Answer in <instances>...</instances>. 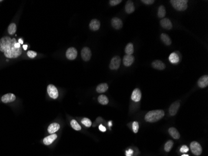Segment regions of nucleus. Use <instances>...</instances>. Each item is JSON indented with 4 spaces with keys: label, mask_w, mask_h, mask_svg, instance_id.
<instances>
[{
    "label": "nucleus",
    "mask_w": 208,
    "mask_h": 156,
    "mask_svg": "<svg viewBox=\"0 0 208 156\" xmlns=\"http://www.w3.org/2000/svg\"><path fill=\"white\" fill-rule=\"evenodd\" d=\"M160 37H161V40L163 41L164 44H165L166 46H169L171 44V38L169 37V36L168 34H165V33H162L160 36Z\"/></svg>",
    "instance_id": "22"
},
{
    "label": "nucleus",
    "mask_w": 208,
    "mask_h": 156,
    "mask_svg": "<svg viewBox=\"0 0 208 156\" xmlns=\"http://www.w3.org/2000/svg\"><path fill=\"white\" fill-rule=\"evenodd\" d=\"M98 101L102 105H107L108 103V99L106 96L100 95L98 97Z\"/></svg>",
    "instance_id": "27"
},
{
    "label": "nucleus",
    "mask_w": 208,
    "mask_h": 156,
    "mask_svg": "<svg viewBox=\"0 0 208 156\" xmlns=\"http://www.w3.org/2000/svg\"><path fill=\"white\" fill-rule=\"evenodd\" d=\"M189 149L188 148V147L186 146V145H183L180 149V151L181 152H183V153H186V152H188Z\"/></svg>",
    "instance_id": "35"
},
{
    "label": "nucleus",
    "mask_w": 208,
    "mask_h": 156,
    "mask_svg": "<svg viewBox=\"0 0 208 156\" xmlns=\"http://www.w3.org/2000/svg\"><path fill=\"white\" fill-rule=\"evenodd\" d=\"M98 128H99V130H100V131H101L102 132H105V131H106V128H105V127L103 126V125L100 124V126H99V127H98Z\"/></svg>",
    "instance_id": "37"
},
{
    "label": "nucleus",
    "mask_w": 208,
    "mask_h": 156,
    "mask_svg": "<svg viewBox=\"0 0 208 156\" xmlns=\"http://www.w3.org/2000/svg\"><path fill=\"white\" fill-rule=\"evenodd\" d=\"M81 123L87 127H90L92 126L91 121L88 118H83L81 121Z\"/></svg>",
    "instance_id": "31"
},
{
    "label": "nucleus",
    "mask_w": 208,
    "mask_h": 156,
    "mask_svg": "<svg viewBox=\"0 0 208 156\" xmlns=\"http://www.w3.org/2000/svg\"><path fill=\"white\" fill-rule=\"evenodd\" d=\"M181 156H189V155H187V154H183Z\"/></svg>",
    "instance_id": "42"
},
{
    "label": "nucleus",
    "mask_w": 208,
    "mask_h": 156,
    "mask_svg": "<svg viewBox=\"0 0 208 156\" xmlns=\"http://www.w3.org/2000/svg\"><path fill=\"white\" fill-rule=\"evenodd\" d=\"M70 126L74 130L76 131H80L82 127L79 125V124L77 122V121L73 119L70 121Z\"/></svg>",
    "instance_id": "29"
},
{
    "label": "nucleus",
    "mask_w": 208,
    "mask_h": 156,
    "mask_svg": "<svg viewBox=\"0 0 208 156\" xmlns=\"http://www.w3.org/2000/svg\"><path fill=\"white\" fill-rule=\"evenodd\" d=\"M23 40H22L21 39H20V40H19V44H23Z\"/></svg>",
    "instance_id": "40"
},
{
    "label": "nucleus",
    "mask_w": 208,
    "mask_h": 156,
    "mask_svg": "<svg viewBox=\"0 0 208 156\" xmlns=\"http://www.w3.org/2000/svg\"><path fill=\"white\" fill-rule=\"evenodd\" d=\"M108 89V86L106 83H102L99 85L97 86L96 88V91L98 93H104L106 92Z\"/></svg>",
    "instance_id": "23"
},
{
    "label": "nucleus",
    "mask_w": 208,
    "mask_h": 156,
    "mask_svg": "<svg viewBox=\"0 0 208 156\" xmlns=\"http://www.w3.org/2000/svg\"><path fill=\"white\" fill-rule=\"evenodd\" d=\"M57 138V136L56 134H51L50 136H47L44 139L43 143L46 145H49L51 144H52L54 143V141H55Z\"/></svg>",
    "instance_id": "16"
},
{
    "label": "nucleus",
    "mask_w": 208,
    "mask_h": 156,
    "mask_svg": "<svg viewBox=\"0 0 208 156\" xmlns=\"http://www.w3.org/2000/svg\"><path fill=\"white\" fill-rule=\"evenodd\" d=\"M131 98L133 101L136 102H139L142 98V92L138 88L135 89L132 92Z\"/></svg>",
    "instance_id": "13"
},
{
    "label": "nucleus",
    "mask_w": 208,
    "mask_h": 156,
    "mask_svg": "<svg viewBox=\"0 0 208 156\" xmlns=\"http://www.w3.org/2000/svg\"><path fill=\"white\" fill-rule=\"evenodd\" d=\"M132 128H133V131H134V133H138V129H139V124H138V122L135 121V122L133 123Z\"/></svg>",
    "instance_id": "32"
},
{
    "label": "nucleus",
    "mask_w": 208,
    "mask_h": 156,
    "mask_svg": "<svg viewBox=\"0 0 208 156\" xmlns=\"http://www.w3.org/2000/svg\"><path fill=\"white\" fill-rule=\"evenodd\" d=\"M81 57L84 61H88L92 57V52L90 48L84 47L81 51Z\"/></svg>",
    "instance_id": "7"
},
{
    "label": "nucleus",
    "mask_w": 208,
    "mask_h": 156,
    "mask_svg": "<svg viewBox=\"0 0 208 156\" xmlns=\"http://www.w3.org/2000/svg\"><path fill=\"white\" fill-rule=\"evenodd\" d=\"M190 149L193 154L197 156L200 155L203 152L202 147L200 144L196 141H193L190 144Z\"/></svg>",
    "instance_id": "4"
},
{
    "label": "nucleus",
    "mask_w": 208,
    "mask_h": 156,
    "mask_svg": "<svg viewBox=\"0 0 208 156\" xmlns=\"http://www.w3.org/2000/svg\"><path fill=\"white\" fill-rule=\"evenodd\" d=\"M59 129H60V125L57 123H54L49 125L48 128H47V131H48V133L50 134H55L56 132L59 131Z\"/></svg>",
    "instance_id": "19"
},
{
    "label": "nucleus",
    "mask_w": 208,
    "mask_h": 156,
    "mask_svg": "<svg viewBox=\"0 0 208 156\" xmlns=\"http://www.w3.org/2000/svg\"><path fill=\"white\" fill-rule=\"evenodd\" d=\"M197 84L201 88H204L208 85V76L204 75L201 77L197 81Z\"/></svg>",
    "instance_id": "15"
},
{
    "label": "nucleus",
    "mask_w": 208,
    "mask_h": 156,
    "mask_svg": "<svg viewBox=\"0 0 208 156\" xmlns=\"http://www.w3.org/2000/svg\"><path fill=\"white\" fill-rule=\"evenodd\" d=\"M135 61V58L132 55H128L126 54L124 56V59H123V63L125 66L126 67L130 66L134 63Z\"/></svg>",
    "instance_id": "11"
},
{
    "label": "nucleus",
    "mask_w": 208,
    "mask_h": 156,
    "mask_svg": "<svg viewBox=\"0 0 208 156\" xmlns=\"http://www.w3.org/2000/svg\"><path fill=\"white\" fill-rule=\"evenodd\" d=\"M173 146V142L172 141H168L165 145V151L166 152H169L171 150Z\"/></svg>",
    "instance_id": "30"
},
{
    "label": "nucleus",
    "mask_w": 208,
    "mask_h": 156,
    "mask_svg": "<svg viewBox=\"0 0 208 156\" xmlns=\"http://www.w3.org/2000/svg\"><path fill=\"white\" fill-rule=\"evenodd\" d=\"M168 132L169 134H170V136H171L173 138L175 139H179L180 137V134L176 128L175 127L169 128Z\"/></svg>",
    "instance_id": "21"
},
{
    "label": "nucleus",
    "mask_w": 208,
    "mask_h": 156,
    "mask_svg": "<svg viewBox=\"0 0 208 156\" xmlns=\"http://www.w3.org/2000/svg\"><path fill=\"white\" fill-rule=\"evenodd\" d=\"M121 2H122V0H110V1H109V3H110V5L111 6H114L120 4Z\"/></svg>",
    "instance_id": "34"
},
{
    "label": "nucleus",
    "mask_w": 208,
    "mask_h": 156,
    "mask_svg": "<svg viewBox=\"0 0 208 156\" xmlns=\"http://www.w3.org/2000/svg\"><path fill=\"white\" fill-rule=\"evenodd\" d=\"M173 7L178 11H183L187 8V0H170Z\"/></svg>",
    "instance_id": "3"
},
{
    "label": "nucleus",
    "mask_w": 208,
    "mask_h": 156,
    "mask_svg": "<svg viewBox=\"0 0 208 156\" xmlns=\"http://www.w3.org/2000/svg\"><path fill=\"white\" fill-rule=\"evenodd\" d=\"M16 100V96L12 93H8L1 97V101L3 103H9L14 102Z\"/></svg>",
    "instance_id": "9"
},
{
    "label": "nucleus",
    "mask_w": 208,
    "mask_h": 156,
    "mask_svg": "<svg viewBox=\"0 0 208 156\" xmlns=\"http://www.w3.org/2000/svg\"><path fill=\"white\" fill-rule=\"evenodd\" d=\"M166 15V9L164 6H160L158 8V16L159 18H164V17Z\"/></svg>",
    "instance_id": "26"
},
{
    "label": "nucleus",
    "mask_w": 208,
    "mask_h": 156,
    "mask_svg": "<svg viewBox=\"0 0 208 156\" xmlns=\"http://www.w3.org/2000/svg\"><path fill=\"white\" fill-rule=\"evenodd\" d=\"M8 32L10 35H13L16 32V25L14 23L10 24L8 28Z\"/></svg>",
    "instance_id": "28"
},
{
    "label": "nucleus",
    "mask_w": 208,
    "mask_h": 156,
    "mask_svg": "<svg viewBox=\"0 0 208 156\" xmlns=\"http://www.w3.org/2000/svg\"><path fill=\"white\" fill-rule=\"evenodd\" d=\"M108 125H109V126H112V122H111V121H110V122H109Z\"/></svg>",
    "instance_id": "41"
},
{
    "label": "nucleus",
    "mask_w": 208,
    "mask_h": 156,
    "mask_svg": "<svg viewBox=\"0 0 208 156\" xmlns=\"http://www.w3.org/2000/svg\"><path fill=\"white\" fill-rule=\"evenodd\" d=\"M0 51L4 53L7 58L15 59L21 56L23 50L21 44L17 43L15 38L5 36L0 39Z\"/></svg>",
    "instance_id": "1"
},
{
    "label": "nucleus",
    "mask_w": 208,
    "mask_h": 156,
    "mask_svg": "<svg viewBox=\"0 0 208 156\" xmlns=\"http://www.w3.org/2000/svg\"><path fill=\"white\" fill-rule=\"evenodd\" d=\"M47 93H48L49 96H50V98H51L52 99H56L58 98V96H59V92H58L57 88L55 86H54L52 84H49L47 86Z\"/></svg>",
    "instance_id": "5"
},
{
    "label": "nucleus",
    "mask_w": 208,
    "mask_h": 156,
    "mask_svg": "<svg viewBox=\"0 0 208 156\" xmlns=\"http://www.w3.org/2000/svg\"><path fill=\"white\" fill-rule=\"evenodd\" d=\"M27 55L30 58H35L37 56L36 52L33 51H29L27 52Z\"/></svg>",
    "instance_id": "33"
},
{
    "label": "nucleus",
    "mask_w": 208,
    "mask_h": 156,
    "mask_svg": "<svg viewBox=\"0 0 208 156\" xmlns=\"http://www.w3.org/2000/svg\"><path fill=\"white\" fill-rule=\"evenodd\" d=\"M111 24L112 27L115 29H120L123 26L122 21L120 18H116V17L112 19Z\"/></svg>",
    "instance_id": "12"
},
{
    "label": "nucleus",
    "mask_w": 208,
    "mask_h": 156,
    "mask_svg": "<svg viewBox=\"0 0 208 156\" xmlns=\"http://www.w3.org/2000/svg\"><path fill=\"white\" fill-rule=\"evenodd\" d=\"M121 64V59L119 56H116L112 59L109 67L112 70H117L120 67Z\"/></svg>",
    "instance_id": "6"
},
{
    "label": "nucleus",
    "mask_w": 208,
    "mask_h": 156,
    "mask_svg": "<svg viewBox=\"0 0 208 156\" xmlns=\"http://www.w3.org/2000/svg\"><path fill=\"white\" fill-rule=\"evenodd\" d=\"M133 154V151L132 149H129L126 152V155L127 156H132V154Z\"/></svg>",
    "instance_id": "38"
},
{
    "label": "nucleus",
    "mask_w": 208,
    "mask_h": 156,
    "mask_svg": "<svg viewBox=\"0 0 208 156\" xmlns=\"http://www.w3.org/2000/svg\"><path fill=\"white\" fill-rule=\"evenodd\" d=\"M77 56V51L75 48H69L66 51V57L69 60H74Z\"/></svg>",
    "instance_id": "8"
},
{
    "label": "nucleus",
    "mask_w": 208,
    "mask_h": 156,
    "mask_svg": "<svg viewBox=\"0 0 208 156\" xmlns=\"http://www.w3.org/2000/svg\"><path fill=\"white\" fill-rule=\"evenodd\" d=\"M27 47H28V46H27V45H24V46H23V48H24V49H25V50L27 49Z\"/></svg>",
    "instance_id": "39"
},
{
    "label": "nucleus",
    "mask_w": 208,
    "mask_h": 156,
    "mask_svg": "<svg viewBox=\"0 0 208 156\" xmlns=\"http://www.w3.org/2000/svg\"><path fill=\"white\" fill-rule=\"evenodd\" d=\"M100 27V23L98 20L94 19L91 21L89 24V27L92 31H96L99 29Z\"/></svg>",
    "instance_id": "18"
},
{
    "label": "nucleus",
    "mask_w": 208,
    "mask_h": 156,
    "mask_svg": "<svg viewBox=\"0 0 208 156\" xmlns=\"http://www.w3.org/2000/svg\"><path fill=\"white\" fill-rule=\"evenodd\" d=\"M142 2L146 5H152L153 3H154L155 1L154 0H142Z\"/></svg>",
    "instance_id": "36"
},
{
    "label": "nucleus",
    "mask_w": 208,
    "mask_h": 156,
    "mask_svg": "<svg viewBox=\"0 0 208 156\" xmlns=\"http://www.w3.org/2000/svg\"><path fill=\"white\" fill-rule=\"evenodd\" d=\"M2 1H0V2H2Z\"/></svg>",
    "instance_id": "43"
},
{
    "label": "nucleus",
    "mask_w": 208,
    "mask_h": 156,
    "mask_svg": "<svg viewBox=\"0 0 208 156\" xmlns=\"http://www.w3.org/2000/svg\"><path fill=\"white\" fill-rule=\"evenodd\" d=\"M180 106V102L179 101H176L173 102L172 104L170 106L169 109V113L171 116H175Z\"/></svg>",
    "instance_id": "10"
},
{
    "label": "nucleus",
    "mask_w": 208,
    "mask_h": 156,
    "mask_svg": "<svg viewBox=\"0 0 208 156\" xmlns=\"http://www.w3.org/2000/svg\"><path fill=\"white\" fill-rule=\"evenodd\" d=\"M165 116V111L163 110H153L149 111L145 116V119L148 123H156L161 119Z\"/></svg>",
    "instance_id": "2"
},
{
    "label": "nucleus",
    "mask_w": 208,
    "mask_h": 156,
    "mask_svg": "<svg viewBox=\"0 0 208 156\" xmlns=\"http://www.w3.org/2000/svg\"><path fill=\"white\" fill-rule=\"evenodd\" d=\"M125 52L126 54H128V55H132L133 53H134V44H133L132 43H128L127 46H126L125 48Z\"/></svg>",
    "instance_id": "25"
},
{
    "label": "nucleus",
    "mask_w": 208,
    "mask_h": 156,
    "mask_svg": "<svg viewBox=\"0 0 208 156\" xmlns=\"http://www.w3.org/2000/svg\"><path fill=\"white\" fill-rule=\"evenodd\" d=\"M125 11L127 12L128 14H131L135 11V6L134 4L132 1H128L126 3L125 6Z\"/></svg>",
    "instance_id": "20"
},
{
    "label": "nucleus",
    "mask_w": 208,
    "mask_h": 156,
    "mask_svg": "<svg viewBox=\"0 0 208 156\" xmlns=\"http://www.w3.org/2000/svg\"><path fill=\"white\" fill-rule=\"evenodd\" d=\"M160 25H161V27H163V28L168 30L171 29L173 27V25L171 22V21H170L168 18H163L161 21H160Z\"/></svg>",
    "instance_id": "14"
},
{
    "label": "nucleus",
    "mask_w": 208,
    "mask_h": 156,
    "mask_svg": "<svg viewBox=\"0 0 208 156\" xmlns=\"http://www.w3.org/2000/svg\"><path fill=\"white\" fill-rule=\"evenodd\" d=\"M169 61L173 64H176L178 63L179 61V58L178 55L176 53H172L171 54L169 55Z\"/></svg>",
    "instance_id": "24"
},
{
    "label": "nucleus",
    "mask_w": 208,
    "mask_h": 156,
    "mask_svg": "<svg viewBox=\"0 0 208 156\" xmlns=\"http://www.w3.org/2000/svg\"><path fill=\"white\" fill-rule=\"evenodd\" d=\"M152 66L153 68L158 69V70H163L166 68L165 64L160 60H155L153 61Z\"/></svg>",
    "instance_id": "17"
}]
</instances>
